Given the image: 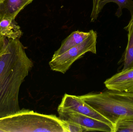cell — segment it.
I'll list each match as a JSON object with an SVG mask.
<instances>
[{
	"label": "cell",
	"mask_w": 133,
	"mask_h": 132,
	"mask_svg": "<svg viewBox=\"0 0 133 132\" xmlns=\"http://www.w3.org/2000/svg\"><path fill=\"white\" fill-rule=\"evenodd\" d=\"M33 66L19 39L7 38L0 55V118L20 110L19 89Z\"/></svg>",
	"instance_id": "cell-1"
},
{
	"label": "cell",
	"mask_w": 133,
	"mask_h": 132,
	"mask_svg": "<svg viewBox=\"0 0 133 132\" xmlns=\"http://www.w3.org/2000/svg\"><path fill=\"white\" fill-rule=\"evenodd\" d=\"M79 96L110 121L114 128L119 119L133 118V92L108 90L101 93Z\"/></svg>",
	"instance_id": "cell-2"
},
{
	"label": "cell",
	"mask_w": 133,
	"mask_h": 132,
	"mask_svg": "<svg viewBox=\"0 0 133 132\" xmlns=\"http://www.w3.org/2000/svg\"><path fill=\"white\" fill-rule=\"evenodd\" d=\"M97 37V32L93 29L90 34L83 42L64 53L52 57L49 62L51 69L53 71L65 74L74 62L88 52L96 54V44Z\"/></svg>",
	"instance_id": "cell-3"
},
{
	"label": "cell",
	"mask_w": 133,
	"mask_h": 132,
	"mask_svg": "<svg viewBox=\"0 0 133 132\" xmlns=\"http://www.w3.org/2000/svg\"><path fill=\"white\" fill-rule=\"evenodd\" d=\"M57 112L62 121L78 124L86 128L88 131L114 132L113 129L106 123L72 110L58 107Z\"/></svg>",
	"instance_id": "cell-4"
},
{
	"label": "cell",
	"mask_w": 133,
	"mask_h": 132,
	"mask_svg": "<svg viewBox=\"0 0 133 132\" xmlns=\"http://www.w3.org/2000/svg\"><path fill=\"white\" fill-rule=\"evenodd\" d=\"M58 107L72 110L103 122L111 126L113 129L114 132V126L112 123L88 104L79 96L65 94Z\"/></svg>",
	"instance_id": "cell-5"
},
{
	"label": "cell",
	"mask_w": 133,
	"mask_h": 132,
	"mask_svg": "<svg viewBox=\"0 0 133 132\" xmlns=\"http://www.w3.org/2000/svg\"><path fill=\"white\" fill-rule=\"evenodd\" d=\"M108 90L133 92V68L122 71L104 82Z\"/></svg>",
	"instance_id": "cell-6"
},
{
	"label": "cell",
	"mask_w": 133,
	"mask_h": 132,
	"mask_svg": "<svg viewBox=\"0 0 133 132\" xmlns=\"http://www.w3.org/2000/svg\"><path fill=\"white\" fill-rule=\"evenodd\" d=\"M33 0H4L0 3V19H15L17 15Z\"/></svg>",
	"instance_id": "cell-7"
},
{
	"label": "cell",
	"mask_w": 133,
	"mask_h": 132,
	"mask_svg": "<svg viewBox=\"0 0 133 132\" xmlns=\"http://www.w3.org/2000/svg\"><path fill=\"white\" fill-rule=\"evenodd\" d=\"M90 34L88 32L77 31L73 32L63 41L61 47L55 51L53 57L59 56L86 39Z\"/></svg>",
	"instance_id": "cell-8"
},
{
	"label": "cell",
	"mask_w": 133,
	"mask_h": 132,
	"mask_svg": "<svg viewBox=\"0 0 133 132\" xmlns=\"http://www.w3.org/2000/svg\"><path fill=\"white\" fill-rule=\"evenodd\" d=\"M23 33L15 19H0V35L11 39H19Z\"/></svg>",
	"instance_id": "cell-9"
},
{
	"label": "cell",
	"mask_w": 133,
	"mask_h": 132,
	"mask_svg": "<svg viewBox=\"0 0 133 132\" xmlns=\"http://www.w3.org/2000/svg\"><path fill=\"white\" fill-rule=\"evenodd\" d=\"M124 29L128 32V41L123 55V68L122 71L133 68V22L130 21Z\"/></svg>",
	"instance_id": "cell-10"
},
{
	"label": "cell",
	"mask_w": 133,
	"mask_h": 132,
	"mask_svg": "<svg viewBox=\"0 0 133 132\" xmlns=\"http://www.w3.org/2000/svg\"><path fill=\"white\" fill-rule=\"evenodd\" d=\"M114 2L118 5V8L116 12L115 15L119 18L122 15V10L125 8L129 10L133 15V1L132 0H101L99 4V11L101 12L104 6L109 2Z\"/></svg>",
	"instance_id": "cell-11"
},
{
	"label": "cell",
	"mask_w": 133,
	"mask_h": 132,
	"mask_svg": "<svg viewBox=\"0 0 133 132\" xmlns=\"http://www.w3.org/2000/svg\"><path fill=\"white\" fill-rule=\"evenodd\" d=\"M133 132V118L119 119L114 125V132Z\"/></svg>",
	"instance_id": "cell-12"
},
{
	"label": "cell",
	"mask_w": 133,
	"mask_h": 132,
	"mask_svg": "<svg viewBox=\"0 0 133 132\" xmlns=\"http://www.w3.org/2000/svg\"><path fill=\"white\" fill-rule=\"evenodd\" d=\"M101 0H93V8L91 14V21L94 22L97 20L99 15V4Z\"/></svg>",
	"instance_id": "cell-13"
},
{
	"label": "cell",
	"mask_w": 133,
	"mask_h": 132,
	"mask_svg": "<svg viewBox=\"0 0 133 132\" xmlns=\"http://www.w3.org/2000/svg\"><path fill=\"white\" fill-rule=\"evenodd\" d=\"M65 122L66 124L67 129H68V132L88 131V130L86 128H84L78 124L72 123V122Z\"/></svg>",
	"instance_id": "cell-14"
},
{
	"label": "cell",
	"mask_w": 133,
	"mask_h": 132,
	"mask_svg": "<svg viewBox=\"0 0 133 132\" xmlns=\"http://www.w3.org/2000/svg\"><path fill=\"white\" fill-rule=\"evenodd\" d=\"M7 38L0 35V55L3 52L6 45Z\"/></svg>",
	"instance_id": "cell-15"
},
{
	"label": "cell",
	"mask_w": 133,
	"mask_h": 132,
	"mask_svg": "<svg viewBox=\"0 0 133 132\" xmlns=\"http://www.w3.org/2000/svg\"><path fill=\"white\" fill-rule=\"evenodd\" d=\"M130 21L132 22H133V15H132V16H131V19H130Z\"/></svg>",
	"instance_id": "cell-16"
},
{
	"label": "cell",
	"mask_w": 133,
	"mask_h": 132,
	"mask_svg": "<svg viewBox=\"0 0 133 132\" xmlns=\"http://www.w3.org/2000/svg\"><path fill=\"white\" fill-rule=\"evenodd\" d=\"M3 1H4V0H0V3L1 2H2Z\"/></svg>",
	"instance_id": "cell-17"
}]
</instances>
